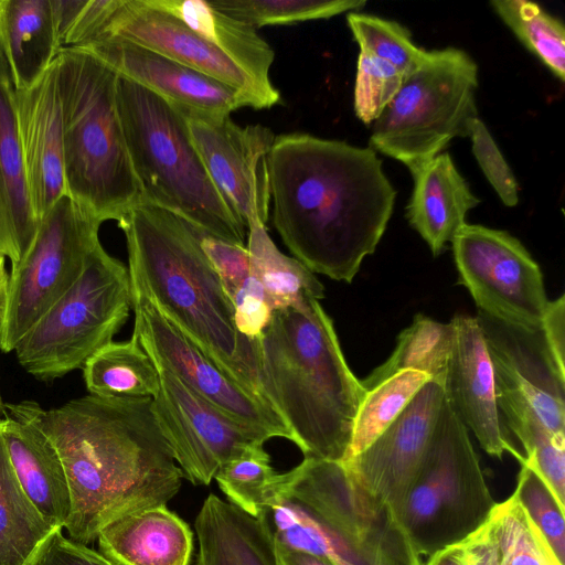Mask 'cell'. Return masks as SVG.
I'll return each mask as SVG.
<instances>
[{"instance_id":"obj_1","label":"cell","mask_w":565,"mask_h":565,"mask_svg":"<svg viewBox=\"0 0 565 565\" xmlns=\"http://www.w3.org/2000/svg\"><path fill=\"white\" fill-rule=\"evenodd\" d=\"M151 397L86 395L45 409L36 402L4 404L56 451L68 482L72 510L64 529L88 544L111 520L166 504L183 472L160 430Z\"/></svg>"},{"instance_id":"obj_2","label":"cell","mask_w":565,"mask_h":565,"mask_svg":"<svg viewBox=\"0 0 565 565\" xmlns=\"http://www.w3.org/2000/svg\"><path fill=\"white\" fill-rule=\"evenodd\" d=\"M268 172L273 224L284 244L312 273L351 282L376 249L396 199L376 151L282 134Z\"/></svg>"},{"instance_id":"obj_3","label":"cell","mask_w":565,"mask_h":565,"mask_svg":"<svg viewBox=\"0 0 565 565\" xmlns=\"http://www.w3.org/2000/svg\"><path fill=\"white\" fill-rule=\"evenodd\" d=\"M117 223L126 237L131 291L152 299L226 375L267 403L259 338L237 331L233 305L200 245V228L150 204L132 209Z\"/></svg>"},{"instance_id":"obj_4","label":"cell","mask_w":565,"mask_h":565,"mask_svg":"<svg viewBox=\"0 0 565 565\" xmlns=\"http://www.w3.org/2000/svg\"><path fill=\"white\" fill-rule=\"evenodd\" d=\"M258 340L264 397L295 444L305 457L342 462L365 390L319 300L274 310Z\"/></svg>"},{"instance_id":"obj_5","label":"cell","mask_w":565,"mask_h":565,"mask_svg":"<svg viewBox=\"0 0 565 565\" xmlns=\"http://www.w3.org/2000/svg\"><path fill=\"white\" fill-rule=\"evenodd\" d=\"M67 195L100 222L145 204L117 105L118 74L82 47L56 56Z\"/></svg>"},{"instance_id":"obj_6","label":"cell","mask_w":565,"mask_h":565,"mask_svg":"<svg viewBox=\"0 0 565 565\" xmlns=\"http://www.w3.org/2000/svg\"><path fill=\"white\" fill-rule=\"evenodd\" d=\"M117 105L145 204L244 245L247 227L228 206L192 140L183 111L118 75Z\"/></svg>"},{"instance_id":"obj_7","label":"cell","mask_w":565,"mask_h":565,"mask_svg":"<svg viewBox=\"0 0 565 565\" xmlns=\"http://www.w3.org/2000/svg\"><path fill=\"white\" fill-rule=\"evenodd\" d=\"M468 431L446 398L397 513L401 529L420 558L466 539L488 521L495 505Z\"/></svg>"},{"instance_id":"obj_8","label":"cell","mask_w":565,"mask_h":565,"mask_svg":"<svg viewBox=\"0 0 565 565\" xmlns=\"http://www.w3.org/2000/svg\"><path fill=\"white\" fill-rule=\"evenodd\" d=\"M478 66L457 47L428 51L373 122L370 148L402 162L412 175L479 118Z\"/></svg>"},{"instance_id":"obj_9","label":"cell","mask_w":565,"mask_h":565,"mask_svg":"<svg viewBox=\"0 0 565 565\" xmlns=\"http://www.w3.org/2000/svg\"><path fill=\"white\" fill-rule=\"evenodd\" d=\"M131 308L128 269L99 243L78 279L17 344L18 362L46 382L81 369L113 341Z\"/></svg>"},{"instance_id":"obj_10","label":"cell","mask_w":565,"mask_h":565,"mask_svg":"<svg viewBox=\"0 0 565 565\" xmlns=\"http://www.w3.org/2000/svg\"><path fill=\"white\" fill-rule=\"evenodd\" d=\"M277 481V492L339 536L364 565L424 564L393 512L361 489L341 462L305 457Z\"/></svg>"},{"instance_id":"obj_11","label":"cell","mask_w":565,"mask_h":565,"mask_svg":"<svg viewBox=\"0 0 565 565\" xmlns=\"http://www.w3.org/2000/svg\"><path fill=\"white\" fill-rule=\"evenodd\" d=\"M102 223L68 195L39 221L31 246L9 275L7 311L0 323V350L17 344L43 313L78 279L99 244Z\"/></svg>"},{"instance_id":"obj_12","label":"cell","mask_w":565,"mask_h":565,"mask_svg":"<svg viewBox=\"0 0 565 565\" xmlns=\"http://www.w3.org/2000/svg\"><path fill=\"white\" fill-rule=\"evenodd\" d=\"M459 282L478 310L539 329L547 309L543 274L523 244L510 233L465 224L451 242Z\"/></svg>"},{"instance_id":"obj_13","label":"cell","mask_w":565,"mask_h":565,"mask_svg":"<svg viewBox=\"0 0 565 565\" xmlns=\"http://www.w3.org/2000/svg\"><path fill=\"white\" fill-rule=\"evenodd\" d=\"M131 301L132 337L154 364L172 373L263 443L281 437L295 444L291 430L275 409L226 375L162 315L152 299L131 291Z\"/></svg>"},{"instance_id":"obj_14","label":"cell","mask_w":565,"mask_h":565,"mask_svg":"<svg viewBox=\"0 0 565 565\" xmlns=\"http://www.w3.org/2000/svg\"><path fill=\"white\" fill-rule=\"evenodd\" d=\"M180 109L228 206L247 228L254 223L266 225L270 207L268 156L276 137L273 130L260 124L242 127L230 116Z\"/></svg>"},{"instance_id":"obj_15","label":"cell","mask_w":565,"mask_h":565,"mask_svg":"<svg viewBox=\"0 0 565 565\" xmlns=\"http://www.w3.org/2000/svg\"><path fill=\"white\" fill-rule=\"evenodd\" d=\"M154 366L159 391L152 397L151 409L175 462L193 484H210L223 465L249 447L264 444L164 367Z\"/></svg>"},{"instance_id":"obj_16","label":"cell","mask_w":565,"mask_h":565,"mask_svg":"<svg viewBox=\"0 0 565 565\" xmlns=\"http://www.w3.org/2000/svg\"><path fill=\"white\" fill-rule=\"evenodd\" d=\"M476 319L492 363L497 401L533 408L554 435L565 436V369L555 361L542 328L480 310Z\"/></svg>"},{"instance_id":"obj_17","label":"cell","mask_w":565,"mask_h":565,"mask_svg":"<svg viewBox=\"0 0 565 565\" xmlns=\"http://www.w3.org/2000/svg\"><path fill=\"white\" fill-rule=\"evenodd\" d=\"M105 39L129 41L211 76L247 95L254 109L278 104L227 55L147 0H109L103 21L84 44Z\"/></svg>"},{"instance_id":"obj_18","label":"cell","mask_w":565,"mask_h":565,"mask_svg":"<svg viewBox=\"0 0 565 565\" xmlns=\"http://www.w3.org/2000/svg\"><path fill=\"white\" fill-rule=\"evenodd\" d=\"M446 393L429 380L396 419L363 451L341 462L348 476L397 520L438 423Z\"/></svg>"},{"instance_id":"obj_19","label":"cell","mask_w":565,"mask_h":565,"mask_svg":"<svg viewBox=\"0 0 565 565\" xmlns=\"http://www.w3.org/2000/svg\"><path fill=\"white\" fill-rule=\"evenodd\" d=\"M452 343L444 377L446 398L463 425L490 456L522 455L509 440L498 407L495 382L488 348L476 317L456 315Z\"/></svg>"},{"instance_id":"obj_20","label":"cell","mask_w":565,"mask_h":565,"mask_svg":"<svg viewBox=\"0 0 565 565\" xmlns=\"http://www.w3.org/2000/svg\"><path fill=\"white\" fill-rule=\"evenodd\" d=\"M75 47L88 51L119 76L180 108L217 116L253 108L250 98L236 88L129 41L105 39Z\"/></svg>"},{"instance_id":"obj_21","label":"cell","mask_w":565,"mask_h":565,"mask_svg":"<svg viewBox=\"0 0 565 565\" xmlns=\"http://www.w3.org/2000/svg\"><path fill=\"white\" fill-rule=\"evenodd\" d=\"M15 114L28 190L39 224L67 195L56 58L34 85L15 90Z\"/></svg>"},{"instance_id":"obj_22","label":"cell","mask_w":565,"mask_h":565,"mask_svg":"<svg viewBox=\"0 0 565 565\" xmlns=\"http://www.w3.org/2000/svg\"><path fill=\"white\" fill-rule=\"evenodd\" d=\"M99 551L117 565H190L193 533L166 504L125 513L102 527Z\"/></svg>"},{"instance_id":"obj_23","label":"cell","mask_w":565,"mask_h":565,"mask_svg":"<svg viewBox=\"0 0 565 565\" xmlns=\"http://www.w3.org/2000/svg\"><path fill=\"white\" fill-rule=\"evenodd\" d=\"M36 228L18 132L15 89L0 52V250L12 266L28 252Z\"/></svg>"},{"instance_id":"obj_24","label":"cell","mask_w":565,"mask_h":565,"mask_svg":"<svg viewBox=\"0 0 565 565\" xmlns=\"http://www.w3.org/2000/svg\"><path fill=\"white\" fill-rule=\"evenodd\" d=\"M406 216L411 226L437 256L467 224V213L480 200L457 170L451 157L440 152L415 174Z\"/></svg>"},{"instance_id":"obj_25","label":"cell","mask_w":565,"mask_h":565,"mask_svg":"<svg viewBox=\"0 0 565 565\" xmlns=\"http://www.w3.org/2000/svg\"><path fill=\"white\" fill-rule=\"evenodd\" d=\"M0 434L28 498L52 526L64 529L72 501L66 475L54 448L34 427L9 415L0 418Z\"/></svg>"},{"instance_id":"obj_26","label":"cell","mask_w":565,"mask_h":565,"mask_svg":"<svg viewBox=\"0 0 565 565\" xmlns=\"http://www.w3.org/2000/svg\"><path fill=\"white\" fill-rule=\"evenodd\" d=\"M60 49L52 0H0V52L15 90L34 85Z\"/></svg>"},{"instance_id":"obj_27","label":"cell","mask_w":565,"mask_h":565,"mask_svg":"<svg viewBox=\"0 0 565 565\" xmlns=\"http://www.w3.org/2000/svg\"><path fill=\"white\" fill-rule=\"evenodd\" d=\"M196 565H278L275 542L264 522L211 493L194 523Z\"/></svg>"},{"instance_id":"obj_28","label":"cell","mask_w":565,"mask_h":565,"mask_svg":"<svg viewBox=\"0 0 565 565\" xmlns=\"http://www.w3.org/2000/svg\"><path fill=\"white\" fill-rule=\"evenodd\" d=\"M147 2L180 19L234 61L264 93L280 102V93L273 85L269 76L275 52L256 29L214 9L207 1L147 0Z\"/></svg>"},{"instance_id":"obj_29","label":"cell","mask_w":565,"mask_h":565,"mask_svg":"<svg viewBox=\"0 0 565 565\" xmlns=\"http://www.w3.org/2000/svg\"><path fill=\"white\" fill-rule=\"evenodd\" d=\"M56 530L21 488L0 434V565H33Z\"/></svg>"},{"instance_id":"obj_30","label":"cell","mask_w":565,"mask_h":565,"mask_svg":"<svg viewBox=\"0 0 565 565\" xmlns=\"http://www.w3.org/2000/svg\"><path fill=\"white\" fill-rule=\"evenodd\" d=\"M247 234L250 275L263 286L273 310L324 297L323 285L301 262L277 248L266 225L254 223L248 226Z\"/></svg>"},{"instance_id":"obj_31","label":"cell","mask_w":565,"mask_h":565,"mask_svg":"<svg viewBox=\"0 0 565 565\" xmlns=\"http://www.w3.org/2000/svg\"><path fill=\"white\" fill-rule=\"evenodd\" d=\"M86 388L100 397H154L159 374L151 359L131 337L126 342H109L83 365Z\"/></svg>"},{"instance_id":"obj_32","label":"cell","mask_w":565,"mask_h":565,"mask_svg":"<svg viewBox=\"0 0 565 565\" xmlns=\"http://www.w3.org/2000/svg\"><path fill=\"white\" fill-rule=\"evenodd\" d=\"M452 343L451 322H439L417 315L398 335L390 358L374 369L361 384L365 391L393 374L407 369L418 370L443 384Z\"/></svg>"},{"instance_id":"obj_33","label":"cell","mask_w":565,"mask_h":565,"mask_svg":"<svg viewBox=\"0 0 565 565\" xmlns=\"http://www.w3.org/2000/svg\"><path fill=\"white\" fill-rule=\"evenodd\" d=\"M429 380L431 379L426 373L407 369L365 391L354 419L351 443L344 460L370 446Z\"/></svg>"},{"instance_id":"obj_34","label":"cell","mask_w":565,"mask_h":565,"mask_svg":"<svg viewBox=\"0 0 565 565\" xmlns=\"http://www.w3.org/2000/svg\"><path fill=\"white\" fill-rule=\"evenodd\" d=\"M497 14L559 81L565 78V30L557 18L526 0H494Z\"/></svg>"},{"instance_id":"obj_35","label":"cell","mask_w":565,"mask_h":565,"mask_svg":"<svg viewBox=\"0 0 565 565\" xmlns=\"http://www.w3.org/2000/svg\"><path fill=\"white\" fill-rule=\"evenodd\" d=\"M488 524L500 565H564L513 493L495 503Z\"/></svg>"},{"instance_id":"obj_36","label":"cell","mask_w":565,"mask_h":565,"mask_svg":"<svg viewBox=\"0 0 565 565\" xmlns=\"http://www.w3.org/2000/svg\"><path fill=\"white\" fill-rule=\"evenodd\" d=\"M278 472L263 445H254L223 465L214 476L228 502L258 518L276 492Z\"/></svg>"},{"instance_id":"obj_37","label":"cell","mask_w":565,"mask_h":565,"mask_svg":"<svg viewBox=\"0 0 565 565\" xmlns=\"http://www.w3.org/2000/svg\"><path fill=\"white\" fill-rule=\"evenodd\" d=\"M214 9L254 28L329 19L358 11L365 1L356 0H212Z\"/></svg>"},{"instance_id":"obj_38","label":"cell","mask_w":565,"mask_h":565,"mask_svg":"<svg viewBox=\"0 0 565 565\" xmlns=\"http://www.w3.org/2000/svg\"><path fill=\"white\" fill-rule=\"evenodd\" d=\"M347 21L360 51L391 64L405 77L427 57L428 51L417 46L411 32L395 21L356 11Z\"/></svg>"},{"instance_id":"obj_39","label":"cell","mask_w":565,"mask_h":565,"mask_svg":"<svg viewBox=\"0 0 565 565\" xmlns=\"http://www.w3.org/2000/svg\"><path fill=\"white\" fill-rule=\"evenodd\" d=\"M520 465L521 469L513 494L557 559L564 564V507L561 505L545 481L525 458Z\"/></svg>"},{"instance_id":"obj_40","label":"cell","mask_w":565,"mask_h":565,"mask_svg":"<svg viewBox=\"0 0 565 565\" xmlns=\"http://www.w3.org/2000/svg\"><path fill=\"white\" fill-rule=\"evenodd\" d=\"M404 78L391 64L360 51L354 85L356 117L365 125L373 124L397 94Z\"/></svg>"},{"instance_id":"obj_41","label":"cell","mask_w":565,"mask_h":565,"mask_svg":"<svg viewBox=\"0 0 565 565\" xmlns=\"http://www.w3.org/2000/svg\"><path fill=\"white\" fill-rule=\"evenodd\" d=\"M469 137L473 156L502 203L507 206L516 205L519 202L518 181L481 119L477 118L473 121Z\"/></svg>"},{"instance_id":"obj_42","label":"cell","mask_w":565,"mask_h":565,"mask_svg":"<svg viewBox=\"0 0 565 565\" xmlns=\"http://www.w3.org/2000/svg\"><path fill=\"white\" fill-rule=\"evenodd\" d=\"M200 245L231 300L250 276L249 255L245 245L230 243L199 230Z\"/></svg>"},{"instance_id":"obj_43","label":"cell","mask_w":565,"mask_h":565,"mask_svg":"<svg viewBox=\"0 0 565 565\" xmlns=\"http://www.w3.org/2000/svg\"><path fill=\"white\" fill-rule=\"evenodd\" d=\"M233 321L239 333L258 339L268 326L273 309L260 282L250 275L232 299Z\"/></svg>"},{"instance_id":"obj_44","label":"cell","mask_w":565,"mask_h":565,"mask_svg":"<svg viewBox=\"0 0 565 565\" xmlns=\"http://www.w3.org/2000/svg\"><path fill=\"white\" fill-rule=\"evenodd\" d=\"M33 565H117L86 544L66 539L56 530L39 552Z\"/></svg>"},{"instance_id":"obj_45","label":"cell","mask_w":565,"mask_h":565,"mask_svg":"<svg viewBox=\"0 0 565 565\" xmlns=\"http://www.w3.org/2000/svg\"><path fill=\"white\" fill-rule=\"evenodd\" d=\"M449 548L459 565H500L488 521Z\"/></svg>"},{"instance_id":"obj_46","label":"cell","mask_w":565,"mask_h":565,"mask_svg":"<svg viewBox=\"0 0 565 565\" xmlns=\"http://www.w3.org/2000/svg\"><path fill=\"white\" fill-rule=\"evenodd\" d=\"M542 331L546 343L557 362L565 369V296L550 301L542 320Z\"/></svg>"},{"instance_id":"obj_47","label":"cell","mask_w":565,"mask_h":565,"mask_svg":"<svg viewBox=\"0 0 565 565\" xmlns=\"http://www.w3.org/2000/svg\"><path fill=\"white\" fill-rule=\"evenodd\" d=\"M278 565H334L327 558L275 544Z\"/></svg>"},{"instance_id":"obj_48","label":"cell","mask_w":565,"mask_h":565,"mask_svg":"<svg viewBox=\"0 0 565 565\" xmlns=\"http://www.w3.org/2000/svg\"><path fill=\"white\" fill-rule=\"evenodd\" d=\"M4 258H0V323L2 322L8 303L9 274L4 266Z\"/></svg>"},{"instance_id":"obj_49","label":"cell","mask_w":565,"mask_h":565,"mask_svg":"<svg viewBox=\"0 0 565 565\" xmlns=\"http://www.w3.org/2000/svg\"><path fill=\"white\" fill-rule=\"evenodd\" d=\"M423 565H459L450 548L447 547L430 555Z\"/></svg>"},{"instance_id":"obj_50","label":"cell","mask_w":565,"mask_h":565,"mask_svg":"<svg viewBox=\"0 0 565 565\" xmlns=\"http://www.w3.org/2000/svg\"><path fill=\"white\" fill-rule=\"evenodd\" d=\"M4 413V404L2 402V398H1V393H0V415Z\"/></svg>"},{"instance_id":"obj_51","label":"cell","mask_w":565,"mask_h":565,"mask_svg":"<svg viewBox=\"0 0 565 565\" xmlns=\"http://www.w3.org/2000/svg\"><path fill=\"white\" fill-rule=\"evenodd\" d=\"M3 257H6V256H4V255H3V253L0 250V258H3Z\"/></svg>"}]
</instances>
